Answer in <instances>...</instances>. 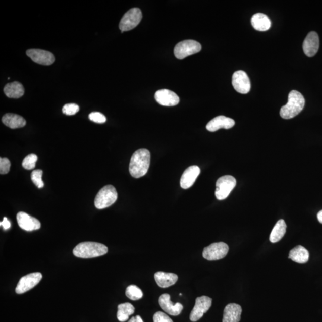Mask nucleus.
I'll return each mask as SVG.
<instances>
[{
	"mask_svg": "<svg viewBox=\"0 0 322 322\" xmlns=\"http://www.w3.org/2000/svg\"><path fill=\"white\" fill-rule=\"evenodd\" d=\"M151 154L148 150L140 149L134 153L130 159L129 172L132 176L139 178L148 173Z\"/></svg>",
	"mask_w": 322,
	"mask_h": 322,
	"instance_id": "nucleus-1",
	"label": "nucleus"
},
{
	"mask_svg": "<svg viewBox=\"0 0 322 322\" xmlns=\"http://www.w3.org/2000/svg\"><path fill=\"white\" fill-rule=\"evenodd\" d=\"M305 102V98L300 92L296 90L290 92L288 103L280 110V116L283 119H293L303 110Z\"/></svg>",
	"mask_w": 322,
	"mask_h": 322,
	"instance_id": "nucleus-2",
	"label": "nucleus"
},
{
	"mask_svg": "<svg viewBox=\"0 0 322 322\" xmlns=\"http://www.w3.org/2000/svg\"><path fill=\"white\" fill-rule=\"evenodd\" d=\"M108 251L106 245L98 242H84L76 245L73 253L79 258H91L103 256Z\"/></svg>",
	"mask_w": 322,
	"mask_h": 322,
	"instance_id": "nucleus-3",
	"label": "nucleus"
},
{
	"mask_svg": "<svg viewBox=\"0 0 322 322\" xmlns=\"http://www.w3.org/2000/svg\"><path fill=\"white\" fill-rule=\"evenodd\" d=\"M118 193L116 188L107 185L98 192L94 200L95 208L102 209L108 208L117 201Z\"/></svg>",
	"mask_w": 322,
	"mask_h": 322,
	"instance_id": "nucleus-4",
	"label": "nucleus"
},
{
	"mask_svg": "<svg viewBox=\"0 0 322 322\" xmlns=\"http://www.w3.org/2000/svg\"><path fill=\"white\" fill-rule=\"evenodd\" d=\"M202 49L201 44L195 40H187L178 43L174 48V55L178 59L199 53Z\"/></svg>",
	"mask_w": 322,
	"mask_h": 322,
	"instance_id": "nucleus-5",
	"label": "nucleus"
},
{
	"mask_svg": "<svg viewBox=\"0 0 322 322\" xmlns=\"http://www.w3.org/2000/svg\"><path fill=\"white\" fill-rule=\"evenodd\" d=\"M237 184L235 178L231 175H225L219 178L216 183V196L220 200L229 196Z\"/></svg>",
	"mask_w": 322,
	"mask_h": 322,
	"instance_id": "nucleus-6",
	"label": "nucleus"
},
{
	"mask_svg": "<svg viewBox=\"0 0 322 322\" xmlns=\"http://www.w3.org/2000/svg\"><path fill=\"white\" fill-rule=\"evenodd\" d=\"M142 19L141 11L139 8H133L126 12L120 22L121 33L133 30L140 23Z\"/></svg>",
	"mask_w": 322,
	"mask_h": 322,
	"instance_id": "nucleus-7",
	"label": "nucleus"
},
{
	"mask_svg": "<svg viewBox=\"0 0 322 322\" xmlns=\"http://www.w3.org/2000/svg\"><path fill=\"white\" fill-rule=\"evenodd\" d=\"M228 251V245L225 242H216L204 248L202 255L206 260H218L225 257Z\"/></svg>",
	"mask_w": 322,
	"mask_h": 322,
	"instance_id": "nucleus-8",
	"label": "nucleus"
},
{
	"mask_svg": "<svg viewBox=\"0 0 322 322\" xmlns=\"http://www.w3.org/2000/svg\"><path fill=\"white\" fill-rule=\"evenodd\" d=\"M41 279H42V275L38 272L29 274L22 277L15 289L16 293L18 294H22L30 291L39 283Z\"/></svg>",
	"mask_w": 322,
	"mask_h": 322,
	"instance_id": "nucleus-9",
	"label": "nucleus"
},
{
	"mask_svg": "<svg viewBox=\"0 0 322 322\" xmlns=\"http://www.w3.org/2000/svg\"><path fill=\"white\" fill-rule=\"evenodd\" d=\"M212 305V299L206 296H200L196 299L195 305L191 312L190 319L197 321L203 317L204 314L209 310Z\"/></svg>",
	"mask_w": 322,
	"mask_h": 322,
	"instance_id": "nucleus-10",
	"label": "nucleus"
},
{
	"mask_svg": "<svg viewBox=\"0 0 322 322\" xmlns=\"http://www.w3.org/2000/svg\"><path fill=\"white\" fill-rule=\"evenodd\" d=\"M27 55L32 60L38 64L49 66L55 61V57L53 53L41 49H29L26 52Z\"/></svg>",
	"mask_w": 322,
	"mask_h": 322,
	"instance_id": "nucleus-11",
	"label": "nucleus"
},
{
	"mask_svg": "<svg viewBox=\"0 0 322 322\" xmlns=\"http://www.w3.org/2000/svg\"><path fill=\"white\" fill-rule=\"evenodd\" d=\"M232 85L239 93L247 94L250 91L251 83L246 73L242 71L235 72L232 76Z\"/></svg>",
	"mask_w": 322,
	"mask_h": 322,
	"instance_id": "nucleus-12",
	"label": "nucleus"
},
{
	"mask_svg": "<svg viewBox=\"0 0 322 322\" xmlns=\"http://www.w3.org/2000/svg\"><path fill=\"white\" fill-rule=\"evenodd\" d=\"M155 99L164 106H174L180 103V97L171 90L163 89L155 92Z\"/></svg>",
	"mask_w": 322,
	"mask_h": 322,
	"instance_id": "nucleus-13",
	"label": "nucleus"
},
{
	"mask_svg": "<svg viewBox=\"0 0 322 322\" xmlns=\"http://www.w3.org/2000/svg\"><path fill=\"white\" fill-rule=\"evenodd\" d=\"M17 219L19 227L24 231H36L41 227V223L37 219L24 212H18Z\"/></svg>",
	"mask_w": 322,
	"mask_h": 322,
	"instance_id": "nucleus-14",
	"label": "nucleus"
},
{
	"mask_svg": "<svg viewBox=\"0 0 322 322\" xmlns=\"http://www.w3.org/2000/svg\"><path fill=\"white\" fill-rule=\"evenodd\" d=\"M159 304L162 310L171 315H179L183 309V305L179 302L173 304L171 301L170 295L167 294L160 296L159 298Z\"/></svg>",
	"mask_w": 322,
	"mask_h": 322,
	"instance_id": "nucleus-15",
	"label": "nucleus"
},
{
	"mask_svg": "<svg viewBox=\"0 0 322 322\" xmlns=\"http://www.w3.org/2000/svg\"><path fill=\"white\" fill-rule=\"evenodd\" d=\"M319 48V38L314 31L310 32L306 37L303 43V50L308 57L316 55Z\"/></svg>",
	"mask_w": 322,
	"mask_h": 322,
	"instance_id": "nucleus-16",
	"label": "nucleus"
},
{
	"mask_svg": "<svg viewBox=\"0 0 322 322\" xmlns=\"http://www.w3.org/2000/svg\"><path fill=\"white\" fill-rule=\"evenodd\" d=\"M200 173L199 167L196 165L191 166L186 169L181 176L180 186L184 189H189L193 186Z\"/></svg>",
	"mask_w": 322,
	"mask_h": 322,
	"instance_id": "nucleus-17",
	"label": "nucleus"
},
{
	"mask_svg": "<svg viewBox=\"0 0 322 322\" xmlns=\"http://www.w3.org/2000/svg\"><path fill=\"white\" fill-rule=\"evenodd\" d=\"M235 121L225 116H218L210 121L207 124L206 129L211 132H214L221 129H229L235 126Z\"/></svg>",
	"mask_w": 322,
	"mask_h": 322,
	"instance_id": "nucleus-18",
	"label": "nucleus"
},
{
	"mask_svg": "<svg viewBox=\"0 0 322 322\" xmlns=\"http://www.w3.org/2000/svg\"><path fill=\"white\" fill-rule=\"evenodd\" d=\"M241 313L242 308L240 305L229 304L225 308L223 322H239Z\"/></svg>",
	"mask_w": 322,
	"mask_h": 322,
	"instance_id": "nucleus-19",
	"label": "nucleus"
},
{
	"mask_svg": "<svg viewBox=\"0 0 322 322\" xmlns=\"http://www.w3.org/2000/svg\"><path fill=\"white\" fill-rule=\"evenodd\" d=\"M251 25L255 30L258 31H266L269 30L272 22L265 14L258 13L251 18Z\"/></svg>",
	"mask_w": 322,
	"mask_h": 322,
	"instance_id": "nucleus-20",
	"label": "nucleus"
},
{
	"mask_svg": "<svg viewBox=\"0 0 322 322\" xmlns=\"http://www.w3.org/2000/svg\"><path fill=\"white\" fill-rule=\"evenodd\" d=\"M154 277L157 285L162 288L174 285L178 280V276L171 273L158 272L155 274Z\"/></svg>",
	"mask_w": 322,
	"mask_h": 322,
	"instance_id": "nucleus-21",
	"label": "nucleus"
},
{
	"mask_svg": "<svg viewBox=\"0 0 322 322\" xmlns=\"http://www.w3.org/2000/svg\"><path fill=\"white\" fill-rule=\"evenodd\" d=\"M3 124L12 129L21 128L26 125V121L19 115L8 113L2 118Z\"/></svg>",
	"mask_w": 322,
	"mask_h": 322,
	"instance_id": "nucleus-22",
	"label": "nucleus"
},
{
	"mask_svg": "<svg viewBox=\"0 0 322 322\" xmlns=\"http://www.w3.org/2000/svg\"><path fill=\"white\" fill-rule=\"evenodd\" d=\"M309 252L304 247L298 245L290 251L289 258L296 263L303 264L307 263L309 260Z\"/></svg>",
	"mask_w": 322,
	"mask_h": 322,
	"instance_id": "nucleus-23",
	"label": "nucleus"
},
{
	"mask_svg": "<svg viewBox=\"0 0 322 322\" xmlns=\"http://www.w3.org/2000/svg\"><path fill=\"white\" fill-rule=\"evenodd\" d=\"M4 92L9 98H19L24 94V86L19 82L9 83L5 86Z\"/></svg>",
	"mask_w": 322,
	"mask_h": 322,
	"instance_id": "nucleus-24",
	"label": "nucleus"
},
{
	"mask_svg": "<svg viewBox=\"0 0 322 322\" xmlns=\"http://www.w3.org/2000/svg\"><path fill=\"white\" fill-rule=\"evenodd\" d=\"M287 226L284 220H280L277 222L273 231L271 232L270 241L272 243H276L281 240L286 232Z\"/></svg>",
	"mask_w": 322,
	"mask_h": 322,
	"instance_id": "nucleus-25",
	"label": "nucleus"
},
{
	"mask_svg": "<svg viewBox=\"0 0 322 322\" xmlns=\"http://www.w3.org/2000/svg\"><path fill=\"white\" fill-rule=\"evenodd\" d=\"M135 307L129 302L120 304L118 307V320L121 322L127 321L129 319L130 315L135 313Z\"/></svg>",
	"mask_w": 322,
	"mask_h": 322,
	"instance_id": "nucleus-26",
	"label": "nucleus"
},
{
	"mask_svg": "<svg viewBox=\"0 0 322 322\" xmlns=\"http://www.w3.org/2000/svg\"><path fill=\"white\" fill-rule=\"evenodd\" d=\"M126 295L131 300L136 301L143 297L142 290L135 285H130L127 287Z\"/></svg>",
	"mask_w": 322,
	"mask_h": 322,
	"instance_id": "nucleus-27",
	"label": "nucleus"
},
{
	"mask_svg": "<svg viewBox=\"0 0 322 322\" xmlns=\"http://www.w3.org/2000/svg\"><path fill=\"white\" fill-rule=\"evenodd\" d=\"M37 156L34 154H31L27 156L22 162V167L25 170H31L36 167V164L37 161Z\"/></svg>",
	"mask_w": 322,
	"mask_h": 322,
	"instance_id": "nucleus-28",
	"label": "nucleus"
},
{
	"mask_svg": "<svg viewBox=\"0 0 322 322\" xmlns=\"http://www.w3.org/2000/svg\"><path fill=\"white\" fill-rule=\"evenodd\" d=\"M43 171L41 170H34L31 174L32 181L38 189H41L44 186L42 180Z\"/></svg>",
	"mask_w": 322,
	"mask_h": 322,
	"instance_id": "nucleus-29",
	"label": "nucleus"
},
{
	"mask_svg": "<svg viewBox=\"0 0 322 322\" xmlns=\"http://www.w3.org/2000/svg\"><path fill=\"white\" fill-rule=\"evenodd\" d=\"M79 111V107L78 104L75 103L66 104L63 108V114L67 116H74Z\"/></svg>",
	"mask_w": 322,
	"mask_h": 322,
	"instance_id": "nucleus-30",
	"label": "nucleus"
},
{
	"mask_svg": "<svg viewBox=\"0 0 322 322\" xmlns=\"http://www.w3.org/2000/svg\"><path fill=\"white\" fill-rule=\"evenodd\" d=\"M11 162L8 158H0V174L4 175L8 174L11 168Z\"/></svg>",
	"mask_w": 322,
	"mask_h": 322,
	"instance_id": "nucleus-31",
	"label": "nucleus"
},
{
	"mask_svg": "<svg viewBox=\"0 0 322 322\" xmlns=\"http://www.w3.org/2000/svg\"><path fill=\"white\" fill-rule=\"evenodd\" d=\"M89 119L94 123H104L106 121V118L100 113L98 112H94L89 115Z\"/></svg>",
	"mask_w": 322,
	"mask_h": 322,
	"instance_id": "nucleus-32",
	"label": "nucleus"
},
{
	"mask_svg": "<svg viewBox=\"0 0 322 322\" xmlns=\"http://www.w3.org/2000/svg\"><path fill=\"white\" fill-rule=\"evenodd\" d=\"M153 320L154 322H173L168 315L161 311H158L154 315Z\"/></svg>",
	"mask_w": 322,
	"mask_h": 322,
	"instance_id": "nucleus-33",
	"label": "nucleus"
},
{
	"mask_svg": "<svg viewBox=\"0 0 322 322\" xmlns=\"http://www.w3.org/2000/svg\"><path fill=\"white\" fill-rule=\"evenodd\" d=\"M1 226H3L4 230H8V229L11 227V222H9V220L7 218H4V219H3V222H1Z\"/></svg>",
	"mask_w": 322,
	"mask_h": 322,
	"instance_id": "nucleus-34",
	"label": "nucleus"
},
{
	"mask_svg": "<svg viewBox=\"0 0 322 322\" xmlns=\"http://www.w3.org/2000/svg\"><path fill=\"white\" fill-rule=\"evenodd\" d=\"M128 322H143L142 318L140 317V315H136L135 317H133Z\"/></svg>",
	"mask_w": 322,
	"mask_h": 322,
	"instance_id": "nucleus-35",
	"label": "nucleus"
},
{
	"mask_svg": "<svg viewBox=\"0 0 322 322\" xmlns=\"http://www.w3.org/2000/svg\"><path fill=\"white\" fill-rule=\"evenodd\" d=\"M317 217L318 222L322 224V210L318 212Z\"/></svg>",
	"mask_w": 322,
	"mask_h": 322,
	"instance_id": "nucleus-36",
	"label": "nucleus"
}]
</instances>
